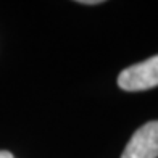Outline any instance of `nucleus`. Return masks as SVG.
Here are the masks:
<instances>
[{
  "instance_id": "f257e3e1",
  "label": "nucleus",
  "mask_w": 158,
  "mask_h": 158,
  "mask_svg": "<svg viewBox=\"0 0 158 158\" xmlns=\"http://www.w3.org/2000/svg\"><path fill=\"white\" fill-rule=\"evenodd\" d=\"M118 85L127 92H137L158 85V55L142 63L123 69L118 76Z\"/></svg>"
},
{
  "instance_id": "7ed1b4c3",
  "label": "nucleus",
  "mask_w": 158,
  "mask_h": 158,
  "mask_svg": "<svg viewBox=\"0 0 158 158\" xmlns=\"http://www.w3.org/2000/svg\"><path fill=\"white\" fill-rule=\"evenodd\" d=\"M0 158H15L10 152H6V150H0Z\"/></svg>"
},
{
  "instance_id": "f03ea898",
  "label": "nucleus",
  "mask_w": 158,
  "mask_h": 158,
  "mask_svg": "<svg viewBox=\"0 0 158 158\" xmlns=\"http://www.w3.org/2000/svg\"><path fill=\"white\" fill-rule=\"evenodd\" d=\"M121 158H158V121L140 126L127 142Z\"/></svg>"
},
{
  "instance_id": "20e7f679",
  "label": "nucleus",
  "mask_w": 158,
  "mask_h": 158,
  "mask_svg": "<svg viewBox=\"0 0 158 158\" xmlns=\"http://www.w3.org/2000/svg\"><path fill=\"white\" fill-rule=\"evenodd\" d=\"M79 3H82V5H95V3H100L98 0H81Z\"/></svg>"
}]
</instances>
